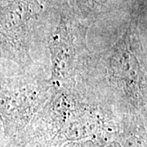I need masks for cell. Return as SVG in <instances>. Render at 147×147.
<instances>
[{"mask_svg":"<svg viewBox=\"0 0 147 147\" xmlns=\"http://www.w3.org/2000/svg\"><path fill=\"white\" fill-rule=\"evenodd\" d=\"M146 30L127 27L99 53L91 52L84 81L120 116H147Z\"/></svg>","mask_w":147,"mask_h":147,"instance_id":"7a4b0ae2","label":"cell"},{"mask_svg":"<svg viewBox=\"0 0 147 147\" xmlns=\"http://www.w3.org/2000/svg\"><path fill=\"white\" fill-rule=\"evenodd\" d=\"M103 147H120V146L115 140H111V141L103 143Z\"/></svg>","mask_w":147,"mask_h":147,"instance_id":"ba28073f","label":"cell"},{"mask_svg":"<svg viewBox=\"0 0 147 147\" xmlns=\"http://www.w3.org/2000/svg\"><path fill=\"white\" fill-rule=\"evenodd\" d=\"M0 147H6L4 138H3V129L0 123Z\"/></svg>","mask_w":147,"mask_h":147,"instance_id":"9c48e42d","label":"cell"},{"mask_svg":"<svg viewBox=\"0 0 147 147\" xmlns=\"http://www.w3.org/2000/svg\"><path fill=\"white\" fill-rule=\"evenodd\" d=\"M115 140L120 147H147V116L120 117Z\"/></svg>","mask_w":147,"mask_h":147,"instance_id":"8992f818","label":"cell"},{"mask_svg":"<svg viewBox=\"0 0 147 147\" xmlns=\"http://www.w3.org/2000/svg\"><path fill=\"white\" fill-rule=\"evenodd\" d=\"M47 46L51 61L48 80L53 89L84 81L91 56L85 26L62 16L57 28L47 37Z\"/></svg>","mask_w":147,"mask_h":147,"instance_id":"277c9868","label":"cell"},{"mask_svg":"<svg viewBox=\"0 0 147 147\" xmlns=\"http://www.w3.org/2000/svg\"><path fill=\"white\" fill-rule=\"evenodd\" d=\"M38 71L19 69L11 75L0 74V123L6 147H26L27 127L53 93L48 77Z\"/></svg>","mask_w":147,"mask_h":147,"instance_id":"3957f363","label":"cell"},{"mask_svg":"<svg viewBox=\"0 0 147 147\" xmlns=\"http://www.w3.org/2000/svg\"><path fill=\"white\" fill-rule=\"evenodd\" d=\"M40 6L34 0H15L0 9V59L21 69L34 68L33 24Z\"/></svg>","mask_w":147,"mask_h":147,"instance_id":"5b68a950","label":"cell"},{"mask_svg":"<svg viewBox=\"0 0 147 147\" xmlns=\"http://www.w3.org/2000/svg\"><path fill=\"white\" fill-rule=\"evenodd\" d=\"M120 116L85 81L53 89L47 102L27 127L24 142L35 147H60L92 139L101 144L115 140Z\"/></svg>","mask_w":147,"mask_h":147,"instance_id":"6da1fadb","label":"cell"},{"mask_svg":"<svg viewBox=\"0 0 147 147\" xmlns=\"http://www.w3.org/2000/svg\"><path fill=\"white\" fill-rule=\"evenodd\" d=\"M60 147H103V144L92 139L65 143Z\"/></svg>","mask_w":147,"mask_h":147,"instance_id":"52a82bcc","label":"cell"}]
</instances>
